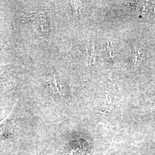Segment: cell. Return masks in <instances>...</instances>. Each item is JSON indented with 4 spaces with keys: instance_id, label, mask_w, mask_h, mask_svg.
<instances>
[{
    "instance_id": "6da1fadb",
    "label": "cell",
    "mask_w": 155,
    "mask_h": 155,
    "mask_svg": "<svg viewBox=\"0 0 155 155\" xmlns=\"http://www.w3.org/2000/svg\"><path fill=\"white\" fill-rule=\"evenodd\" d=\"M22 22L28 24L39 33H45L48 31L47 17L43 11L34 12L28 13L22 18Z\"/></svg>"
},
{
    "instance_id": "7a4b0ae2",
    "label": "cell",
    "mask_w": 155,
    "mask_h": 155,
    "mask_svg": "<svg viewBox=\"0 0 155 155\" xmlns=\"http://www.w3.org/2000/svg\"><path fill=\"white\" fill-rule=\"evenodd\" d=\"M13 112V109L12 110L9 114L0 121V139H4L9 134V123L10 122L11 116Z\"/></svg>"
},
{
    "instance_id": "3957f363",
    "label": "cell",
    "mask_w": 155,
    "mask_h": 155,
    "mask_svg": "<svg viewBox=\"0 0 155 155\" xmlns=\"http://www.w3.org/2000/svg\"><path fill=\"white\" fill-rule=\"evenodd\" d=\"M46 83L55 93L61 94L60 86L55 77H48L46 79Z\"/></svg>"
},
{
    "instance_id": "277c9868",
    "label": "cell",
    "mask_w": 155,
    "mask_h": 155,
    "mask_svg": "<svg viewBox=\"0 0 155 155\" xmlns=\"http://www.w3.org/2000/svg\"><path fill=\"white\" fill-rule=\"evenodd\" d=\"M143 59V55L142 54V52L139 49L136 48L135 49V54L134 55V59H133V61H134V64H136L138 63L140 61H141Z\"/></svg>"
},
{
    "instance_id": "5b68a950",
    "label": "cell",
    "mask_w": 155,
    "mask_h": 155,
    "mask_svg": "<svg viewBox=\"0 0 155 155\" xmlns=\"http://www.w3.org/2000/svg\"><path fill=\"white\" fill-rule=\"evenodd\" d=\"M3 71L1 70H0V86H1V82H2V78H3Z\"/></svg>"
}]
</instances>
